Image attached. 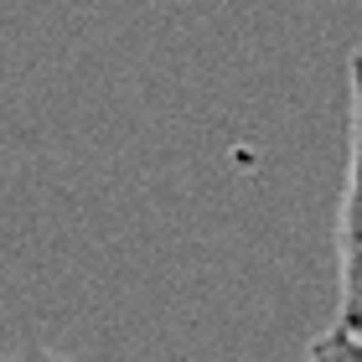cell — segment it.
<instances>
[{
  "label": "cell",
  "mask_w": 362,
  "mask_h": 362,
  "mask_svg": "<svg viewBox=\"0 0 362 362\" xmlns=\"http://www.w3.org/2000/svg\"><path fill=\"white\" fill-rule=\"evenodd\" d=\"M347 181L337 212V321L362 332V47L347 68Z\"/></svg>",
  "instance_id": "6da1fadb"
},
{
  "label": "cell",
  "mask_w": 362,
  "mask_h": 362,
  "mask_svg": "<svg viewBox=\"0 0 362 362\" xmlns=\"http://www.w3.org/2000/svg\"><path fill=\"white\" fill-rule=\"evenodd\" d=\"M305 362H362V332H357V326L332 321L316 341H310Z\"/></svg>",
  "instance_id": "7a4b0ae2"
},
{
  "label": "cell",
  "mask_w": 362,
  "mask_h": 362,
  "mask_svg": "<svg viewBox=\"0 0 362 362\" xmlns=\"http://www.w3.org/2000/svg\"><path fill=\"white\" fill-rule=\"evenodd\" d=\"M0 362H73V357L47 352V347H21V352H11V357H0Z\"/></svg>",
  "instance_id": "3957f363"
}]
</instances>
